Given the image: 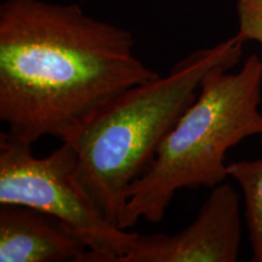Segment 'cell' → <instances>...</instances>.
Instances as JSON below:
<instances>
[{
    "label": "cell",
    "mask_w": 262,
    "mask_h": 262,
    "mask_svg": "<svg viewBox=\"0 0 262 262\" xmlns=\"http://www.w3.org/2000/svg\"><path fill=\"white\" fill-rule=\"evenodd\" d=\"M241 242V199L233 186L222 182L187 227L172 235L137 233L120 262H235Z\"/></svg>",
    "instance_id": "cell-5"
},
{
    "label": "cell",
    "mask_w": 262,
    "mask_h": 262,
    "mask_svg": "<svg viewBox=\"0 0 262 262\" xmlns=\"http://www.w3.org/2000/svg\"><path fill=\"white\" fill-rule=\"evenodd\" d=\"M228 176L235 180L243 193L251 261L262 262V158L228 164Z\"/></svg>",
    "instance_id": "cell-7"
},
{
    "label": "cell",
    "mask_w": 262,
    "mask_h": 262,
    "mask_svg": "<svg viewBox=\"0 0 262 262\" xmlns=\"http://www.w3.org/2000/svg\"><path fill=\"white\" fill-rule=\"evenodd\" d=\"M133 33L78 4L5 0L0 5V120L33 145L71 142L108 104L160 77L135 54Z\"/></svg>",
    "instance_id": "cell-1"
},
{
    "label": "cell",
    "mask_w": 262,
    "mask_h": 262,
    "mask_svg": "<svg viewBox=\"0 0 262 262\" xmlns=\"http://www.w3.org/2000/svg\"><path fill=\"white\" fill-rule=\"evenodd\" d=\"M238 33L242 41H257L262 47V0H238Z\"/></svg>",
    "instance_id": "cell-8"
},
{
    "label": "cell",
    "mask_w": 262,
    "mask_h": 262,
    "mask_svg": "<svg viewBox=\"0 0 262 262\" xmlns=\"http://www.w3.org/2000/svg\"><path fill=\"white\" fill-rule=\"evenodd\" d=\"M237 35L182 58L165 77L131 88L71 141L77 173L104 216L118 226L134 182L147 171L160 143L198 95L212 68H233L243 55Z\"/></svg>",
    "instance_id": "cell-2"
},
{
    "label": "cell",
    "mask_w": 262,
    "mask_h": 262,
    "mask_svg": "<svg viewBox=\"0 0 262 262\" xmlns=\"http://www.w3.org/2000/svg\"><path fill=\"white\" fill-rule=\"evenodd\" d=\"M212 68L198 95L160 143L147 171L134 182L118 226L160 222L180 189L214 188L228 178L226 153L262 135V61L250 55L237 73Z\"/></svg>",
    "instance_id": "cell-3"
},
{
    "label": "cell",
    "mask_w": 262,
    "mask_h": 262,
    "mask_svg": "<svg viewBox=\"0 0 262 262\" xmlns=\"http://www.w3.org/2000/svg\"><path fill=\"white\" fill-rule=\"evenodd\" d=\"M90 251L52 216L0 204V262H89Z\"/></svg>",
    "instance_id": "cell-6"
},
{
    "label": "cell",
    "mask_w": 262,
    "mask_h": 262,
    "mask_svg": "<svg viewBox=\"0 0 262 262\" xmlns=\"http://www.w3.org/2000/svg\"><path fill=\"white\" fill-rule=\"evenodd\" d=\"M31 143L0 134V204H19L52 216L89 249V262H120L137 237L104 216L77 173V152L62 142L48 157Z\"/></svg>",
    "instance_id": "cell-4"
}]
</instances>
